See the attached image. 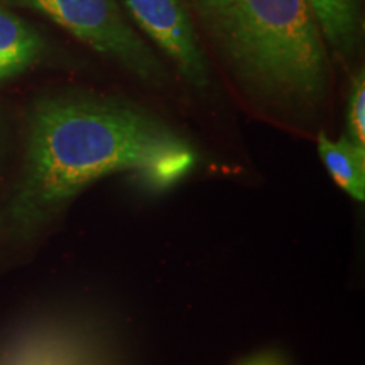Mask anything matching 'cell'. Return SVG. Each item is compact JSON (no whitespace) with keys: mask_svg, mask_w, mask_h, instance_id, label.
<instances>
[{"mask_svg":"<svg viewBox=\"0 0 365 365\" xmlns=\"http://www.w3.org/2000/svg\"><path fill=\"white\" fill-rule=\"evenodd\" d=\"M234 83L262 113L317 127L331 91L327 44L308 0H195Z\"/></svg>","mask_w":365,"mask_h":365,"instance_id":"2","label":"cell"},{"mask_svg":"<svg viewBox=\"0 0 365 365\" xmlns=\"http://www.w3.org/2000/svg\"><path fill=\"white\" fill-rule=\"evenodd\" d=\"M237 365H289L287 359L277 350H262L244 359Z\"/></svg>","mask_w":365,"mask_h":365,"instance_id":"9","label":"cell"},{"mask_svg":"<svg viewBox=\"0 0 365 365\" xmlns=\"http://www.w3.org/2000/svg\"><path fill=\"white\" fill-rule=\"evenodd\" d=\"M346 137L365 149V73H355L346 102Z\"/></svg>","mask_w":365,"mask_h":365,"instance_id":"8","label":"cell"},{"mask_svg":"<svg viewBox=\"0 0 365 365\" xmlns=\"http://www.w3.org/2000/svg\"><path fill=\"white\" fill-rule=\"evenodd\" d=\"M318 154L328 175L341 191L355 202L365 200V149L355 145L346 135L331 139L325 130L317 135Z\"/></svg>","mask_w":365,"mask_h":365,"instance_id":"5","label":"cell"},{"mask_svg":"<svg viewBox=\"0 0 365 365\" xmlns=\"http://www.w3.org/2000/svg\"><path fill=\"white\" fill-rule=\"evenodd\" d=\"M124 6L186 83L200 91L212 88V71L182 0H124Z\"/></svg>","mask_w":365,"mask_h":365,"instance_id":"4","label":"cell"},{"mask_svg":"<svg viewBox=\"0 0 365 365\" xmlns=\"http://www.w3.org/2000/svg\"><path fill=\"white\" fill-rule=\"evenodd\" d=\"M43 51V39L16 14L0 7V80L27 70Z\"/></svg>","mask_w":365,"mask_h":365,"instance_id":"6","label":"cell"},{"mask_svg":"<svg viewBox=\"0 0 365 365\" xmlns=\"http://www.w3.org/2000/svg\"><path fill=\"white\" fill-rule=\"evenodd\" d=\"M49 17L93 51L112 59L137 81L154 90L171 85V75L132 29L117 0H2Z\"/></svg>","mask_w":365,"mask_h":365,"instance_id":"3","label":"cell"},{"mask_svg":"<svg viewBox=\"0 0 365 365\" xmlns=\"http://www.w3.org/2000/svg\"><path fill=\"white\" fill-rule=\"evenodd\" d=\"M323 39L349 58L359 44V0H308Z\"/></svg>","mask_w":365,"mask_h":365,"instance_id":"7","label":"cell"},{"mask_svg":"<svg viewBox=\"0 0 365 365\" xmlns=\"http://www.w3.org/2000/svg\"><path fill=\"white\" fill-rule=\"evenodd\" d=\"M200 164L188 137L140 105L97 93L43 98L31 113L24 166L0 225L19 239L34 237L105 178L161 195Z\"/></svg>","mask_w":365,"mask_h":365,"instance_id":"1","label":"cell"}]
</instances>
